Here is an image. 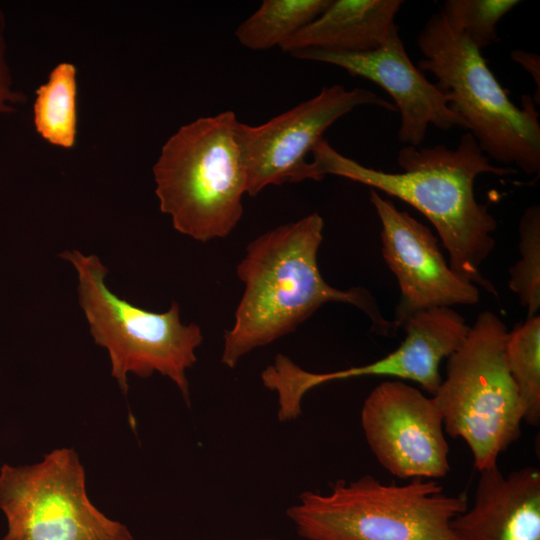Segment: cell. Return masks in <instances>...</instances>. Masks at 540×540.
<instances>
[{"label":"cell","instance_id":"obj_15","mask_svg":"<svg viewBox=\"0 0 540 540\" xmlns=\"http://www.w3.org/2000/svg\"><path fill=\"white\" fill-rule=\"evenodd\" d=\"M401 0H334L311 23L283 43L290 54L318 49L362 52L379 47L397 27Z\"/></svg>","mask_w":540,"mask_h":540},{"label":"cell","instance_id":"obj_5","mask_svg":"<svg viewBox=\"0 0 540 540\" xmlns=\"http://www.w3.org/2000/svg\"><path fill=\"white\" fill-rule=\"evenodd\" d=\"M468 507L436 480L384 484L371 475L305 491L286 514L306 540H458L451 522Z\"/></svg>","mask_w":540,"mask_h":540},{"label":"cell","instance_id":"obj_4","mask_svg":"<svg viewBox=\"0 0 540 540\" xmlns=\"http://www.w3.org/2000/svg\"><path fill=\"white\" fill-rule=\"evenodd\" d=\"M423 55L418 68L430 72L450 97V107L466 123L490 159L515 165L528 175L540 172V123L530 95L515 105L482 56L463 34L434 13L417 37Z\"/></svg>","mask_w":540,"mask_h":540},{"label":"cell","instance_id":"obj_22","mask_svg":"<svg viewBox=\"0 0 540 540\" xmlns=\"http://www.w3.org/2000/svg\"><path fill=\"white\" fill-rule=\"evenodd\" d=\"M511 59L521 65L532 77L535 86L537 87L534 103L539 104L540 100V58L539 55L533 52H528L522 49H516L510 52Z\"/></svg>","mask_w":540,"mask_h":540},{"label":"cell","instance_id":"obj_1","mask_svg":"<svg viewBox=\"0 0 540 540\" xmlns=\"http://www.w3.org/2000/svg\"><path fill=\"white\" fill-rule=\"evenodd\" d=\"M311 153L312 161L302 165L295 182L335 175L401 199L432 223L448 251L451 269L496 294L480 266L495 247L497 221L488 206L476 200L474 182L480 174L506 176L518 170L493 165L470 132L461 136L454 149L442 144L404 146L397 155L402 172L367 167L341 154L323 138Z\"/></svg>","mask_w":540,"mask_h":540},{"label":"cell","instance_id":"obj_12","mask_svg":"<svg viewBox=\"0 0 540 540\" xmlns=\"http://www.w3.org/2000/svg\"><path fill=\"white\" fill-rule=\"evenodd\" d=\"M303 59L338 66L352 76L374 82L393 99L400 112L398 139L418 147L429 125L442 130L461 127L465 121L455 113L450 97L430 82L408 56L398 26L377 48L362 52H332L306 49L291 54Z\"/></svg>","mask_w":540,"mask_h":540},{"label":"cell","instance_id":"obj_18","mask_svg":"<svg viewBox=\"0 0 540 540\" xmlns=\"http://www.w3.org/2000/svg\"><path fill=\"white\" fill-rule=\"evenodd\" d=\"M506 363L517 389L523 421L536 426L540 421V317H527L508 332Z\"/></svg>","mask_w":540,"mask_h":540},{"label":"cell","instance_id":"obj_21","mask_svg":"<svg viewBox=\"0 0 540 540\" xmlns=\"http://www.w3.org/2000/svg\"><path fill=\"white\" fill-rule=\"evenodd\" d=\"M5 19L0 10V114L13 111L14 105L24 101V96L13 88L6 59Z\"/></svg>","mask_w":540,"mask_h":540},{"label":"cell","instance_id":"obj_3","mask_svg":"<svg viewBox=\"0 0 540 540\" xmlns=\"http://www.w3.org/2000/svg\"><path fill=\"white\" fill-rule=\"evenodd\" d=\"M233 111L183 125L153 167L160 210L175 230L200 242L227 237L242 215L247 173Z\"/></svg>","mask_w":540,"mask_h":540},{"label":"cell","instance_id":"obj_10","mask_svg":"<svg viewBox=\"0 0 540 540\" xmlns=\"http://www.w3.org/2000/svg\"><path fill=\"white\" fill-rule=\"evenodd\" d=\"M374 105L397 111L393 103L364 88L325 86L311 99L257 126L241 124L247 173L246 194L270 185L294 183L313 146L339 118L356 107Z\"/></svg>","mask_w":540,"mask_h":540},{"label":"cell","instance_id":"obj_6","mask_svg":"<svg viewBox=\"0 0 540 540\" xmlns=\"http://www.w3.org/2000/svg\"><path fill=\"white\" fill-rule=\"evenodd\" d=\"M59 256L77 272L79 304L95 343L108 351L111 375L121 390H128L129 373L146 378L158 372L176 384L189 406L186 371L197 361L195 351L203 341L200 326L182 323L175 301L157 313L117 296L105 284L108 269L94 254L72 250Z\"/></svg>","mask_w":540,"mask_h":540},{"label":"cell","instance_id":"obj_19","mask_svg":"<svg viewBox=\"0 0 540 540\" xmlns=\"http://www.w3.org/2000/svg\"><path fill=\"white\" fill-rule=\"evenodd\" d=\"M520 259L509 269V288L528 311L538 315L540 308V207L529 206L519 221Z\"/></svg>","mask_w":540,"mask_h":540},{"label":"cell","instance_id":"obj_20","mask_svg":"<svg viewBox=\"0 0 540 540\" xmlns=\"http://www.w3.org/2000/svg\"><path fill=\"white\" fill-rule=\"evenodd\" d=\"M518 0H446L440 10L447 23L479 50L498 42L497 24Z\"/></svg>","mask_w":540,"mask_h":540},{"label":"cell","instance_id":"obj_8","mask_svg":"<svg viewBox=\"0 0 540 540\" xmlns=\"http://www.w3.org/2000/svg\"><path fill=\"white\" fill-rule=\"evenodd\" d=\"M3 540H134L130 530L89 500L85 472L72 448L55 449L33 465L0 469Z\"/></svg>","mask_w":540,"mask_h":540},{"label":"cell","instance_id":"obj_13","mask_svg":"<svg viewBox=\"0 0 540 540\" xmlns=\"http://www.w3.org/2000/svg\"><path fill=\"white\" fill-rule=\"evenodd\" d=\"M402 343L385 357L372 363L327 373L296 367L290 377L293 390L304 396L321 384L364 376H387L418 383L434 396L442 382L440 364L464 343L470 327L451 307H434L410 316L401 326Z\"/></svg>","mask_w":540,"mask_h":540},{"label":"cell","instance_id":"obj_14","mask_svg":"<svg viewBox=\"0 0 540 540\" xmlns=\"http://www.w3.org/2000/svg\"><path fill=\"white\" fill-rule=\"evenodd\" d=\"M479 472L473 505L451 527L458 540H540V471Z\"/></svg>","mask_w":540,"mask_h":540},{"label":"cell","instance_id":"obj_7","mask_svg":"<svg viewBox=\"0 0 540 540\" xmlns=\"http://www.w3.org/2000/svg\"><path fill=\"white\" fill-rule=\"evenodd\" d=\"M508 330L493 312L480 313L461 347L447 358L446 377L433 396L444 431L467 444L484 470L521 435L522 404L509 373Z\"/></svg>","mask_w":540,"mask_h":540},{"label":"cell","instance_id":"obj_23","mask_svg":"<svg viewBox=\"0 0 540 540\" xmlns=\"http://www.w3.org/2000/svg\"><path fill=\"white\" fill-rule=\"evenodd\" d=\"M244 540H278V539H272V538H259V539H244Z\"/></svg>","mask_w":540,"mask_h":540},{"label":"cell","instance_id":"obj_16","mask_svg":"<svg viewBox=\"0 0 540 540\" xmlns=\"http://www.w3.org/2000/svg\"><path fill=\"white\" fill-rule=\"evenodd\" d=\"M331 0H264L236 29L239 43L251 50L281 46L316 19Z\"/></svg>","mask_w":540,"mask_h":540},{"label":"cell","instance_id":"obj_17","mask_svg":"<svg viewBox=\"0 0 540 540\" xmlns=\"http://www.w3.org/2000/svg\"><path fill=\"white\" fill-rule=\"evenodd\" d=\"M34 125L41 137L52 145L71 148L77 134L76 68L63 62L50 73L48 81L36 91Z\"/></svg>","mask_w":540,"mask_h":540},{"label":"cell","instance_id":"obj_2","mask_svg":"<svg viewBox=\"0 0 540 540\" xmlns=\"http://www.w3.org/2000/svg\"><path fill=\"white\" fill-rule=\"evenodd\" d=\"M323 218L311 213L253 239L236 267L244 291L233 326L224 334L221 362L234 368L251 351L288 335L322 305L357 307L376 334L396 333L372 294L363 287L341 290L327 283L317 261Z\"/></svg>","mask_w":540,"mask_h":540},{"label":"cell","instance_id":"obj_11","mask_svg":"<svg viewBox=\"0 0 540 540\" xmlns=\"http://www.w3.org/2000/svg\"><path fill=\"white\" fill-rule=\"evenodd\" d=\"M369 193L382 227V256L400 289L395 331L417 312L476 304L478 287L451 269L431 230L376 190Z\"/></svg>","mask_w":540,"mask_h":540},{"label":"cell","instance_id":"obj_9","mask_svg":"<svg viewBox=\"0 0 540 540\" xmlns=\"http://www.w3.org/2000/svg\"><path fill=\"white\" fill-rule=\"evenodd\" d=\"M365 440L378 463L404 480H436L450 471L443 417L433 396L401 380L384 381L365 399Z\"/></svg>","mask_w":540,"mask_h":540}]
</instances>
